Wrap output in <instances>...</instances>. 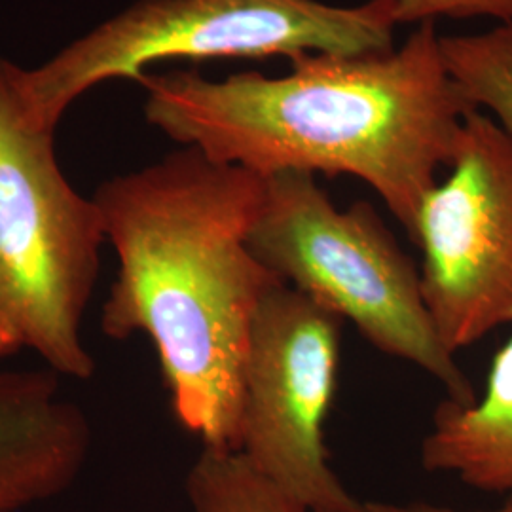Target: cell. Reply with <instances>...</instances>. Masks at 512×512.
Wrapping results in <instances>:
<instances>
[{
    "label": "cell",
    "instance_id": "obj_8",
    "mask_svg": "<svg viewBox=\"0 0 512 512\" xmlns=\"http://www.w3.org/2000/svg\"><path fill=\"white\" fill-rule=\"evenodd\" d=\"M93 431L86 410L50 370L0 366V512H25L74 484Z\"/></svg>",
    "mask_w": 512,
    "mask_h": 512
},
{
    "label": "cell",
    "instance_id": "obj_5",
    "mask_svg": "<svg viewBox=\"0 0 512 512\" xmlns=\"http://www.w3.org/2000/svg\"><path fill=\"white\" fill-rule=\"evenodd\" d=\"M266 192L249 245L296 293L349 321L389 357L418 366L469 406L475 389L442 346L421 293L420 268L374 205L336 207L311 173L264 177Z\"/></svg>",
    "mask_w": 512,
    "mask_h": 512
},
{
    "label": "cell",
    "instance_id": "obj_10",
    "mask_svg": "<svg viewBox=\"0 0 512 512\" xmlns=\"http://www.w3.org/2000/svg\"><path fill=\"white\" fill-rule=\"evenodd\" d=\"M184 490L190 512H308L236 450L202 448Z\"/></svg>",
    "mask_w": 512,
    "mask_h": 512
},
{
    "label": "cell",
    "instance_id": "obj_2",
    "mask_svg": "<svg viewBox=\"0 0 512 512\" xmlns=\"http://www.w3.org/2000/svg\"><path fill=\"white\" fill-rule=\"evenodd\" d=\"M264 192L253 171L181 147L93 196L116 256L101 330L147 338L173 416L202 448L238 450L251 329L283 285L249 245Z\"/></svg>",
    "mask_w": 512,
    "mask_h": 512
},
{
    "label": "cell",
    "instance_id": "obj_4",
    "mask_svg": "<svg viewBox=\"0 0 512 512\" xmlns=\"http://www.w3.org/2000/svg\"><path fill=\"white\" fill-rule=\"evenodd\" d=\"M105 241L97 203L65 177L55 131L27 118L0 57V365L29 353L63 382L92 380L84 319Z\"/></svg>",
    "mask_w": 512,
    "mask_h": 512
},
{
    "label": "cell",
    "instance_id": "obj_12",
    "mask_svg": "<svg viewBox=\"0 0 512 512\" xmlns=\"http://www.w3.org/2000/svg\"><path fill=\"white\" fill-rule=\"evenodd\" d=\"M366 512H463L448 509V507H439L431 503H421V501H410V503H389V501H366ZM482 512H512V494L505 497V503L497 507L494 511Z\"/></svg>",
    "mask_w": 512,
    "mask_h": 512
},
{
    "label": "cell",
    "instance_id": "obj_6",
    "mask_svg": "<svg viewBox=\"0 0 512 512\" xmlns=\"http://www.w3.org/2000/svg\"><path fill=\"white\" fill-rule=\"evenodd\" d=\"M340 342V317L279 285L258 308L243 368L236 452L308 512H366L325 444Z\"/></svg>",
    "mask_w": 512,
    "mask_h": 512
},
{
    "label": "cell",
    "instance_id": "obj_13",
    "mask_svg": "<svg viewBox=\"0 0 512 512\" xmlns=\"http://www.w3.org/2000/svg\"><path fill=\"white\" fill-rule=\"evenodd\" d=\"M497 118H499V124L512 135V84L505 90L501 101H499Z\"/></svg>",
    "mask_w": 512,
    "mask_h": 512
},
{
    "label": "cell",
    "instance_id": "obj_11",
    "mask_svg": "<svg viewBox=\"0 0 512 512\" xmlns=\"http://www.w3.org/2000/svg\"><path fill=\"white\" fill-rule=\"evenodd\" d=\"M397 25L435 23L439 18L497 19L512 25V0H387Z\"/></svg>",
    "mask_w": 512,
    "mask_h": 512
},
{
    "label": "cell",
    "instance_id": "obj_9",
    "mask_svg": "<svg viewBox=\"0 0 512 512\" xmlns=\"http://www.w3.org/2000/svg\"><path fill=\"white\" fill-rule=\"evenodd\" d=\"M421 465L480 492L512 494V336L497 349L482 395L469 406L439 404Z\"/></svg>",
    "mask_w": 512,
    "mask_h": 512
},
{
    "label": "cell",
    "instance_id": "obj_3",
    "mask_svg": "<svg viewBox=\"0 0 512 512\" xmlns=\"http://www.w3.org/2000/svg\"><path fill=\"white\" fill-rule=\"evenodd\" d=\"M395 27L387 0H137L42 65H16V88L29 120L55 131L84 93L164 61L378 54Z\"/></svg>",
    "mask_w": 512,
    "mask_h": 512
},
{
    "label": "cell",
    "instance_id": "obj_7",
    "mask_svg": "<svg viewBox=\"0 0 512 512\" xmlns=\"http://www.w3.org/2000/svg\"><path fill=\"white\" fill-rule=\"evenodd\" d=\"M448 169L425 192L410 239L429 317L456 357L512 325L511 133L471 110Z\"/></svg>",
    "mask_w": 512,
    "mask_h": 512
},
{
    "label": "cell",
    "instance_id": "obj_1",
    "mask_svg": "<svg viewBox=\"0 0 512 512\" xmlns=\"http://www.w3.org/2000/svg\"><path fill=\"white\" fill-rule=\"evenodd\" d=\"M145 118L181 147L260 177L298 171L368 184L408 238L425 192L454 160L473 109L435 23L378 54H306L283 76L147 73Z\"/></svg>",
    "mask_w": 512,
    "mask_h": 512
}]
</instances>
